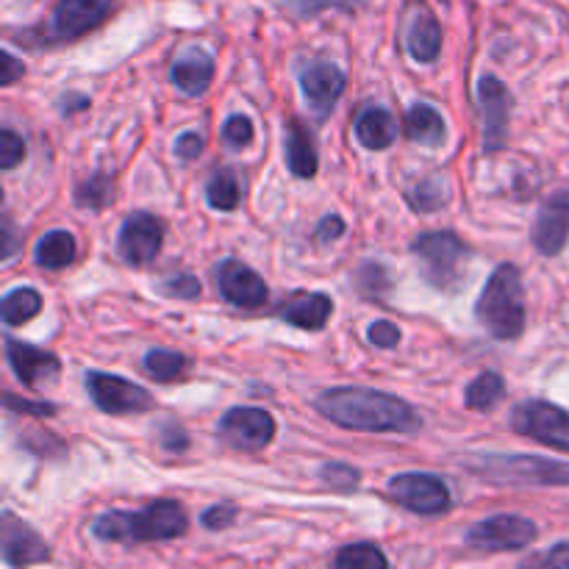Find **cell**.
Masks as SVG:
<instances>
[{
  "mask_svg": "<svg viewBox=\"0 0 569 569\" xmlns=\"http://www.w3.org/2000/svg\"><path fill=\"white\" fill-rule=\"evenodd\" d=\"M320 478L328 489L348 495L359 489L361 472L356 470V467L345 465V461H328V465L320 467Z\"/></svg>",
  "mask_w": 569,
  "mask_h": 569,
  "instance_id": "cell-32",
  "label": "cell"
},
{
  "mask_svg": "<svg viewBox=\"0 0 569 569\" xmlns=\"http://www.w3.org/2000/svg\"><path fill=\"white\" fill-rule=\"evenodd\" d=\"M345 72L333 61H309L300 70V89L306 94V103L311 106L317 117H328L345 92Z\"/></svg>",
  "mask_w": 569,
  "mask_h": 569,
  "instance_id": "cell-16",
  "label": "cell"
},
{
  "mask_svg": "<svg viewBox=\"0 0 569 569\" xmlns=\"http://www.w3.org/2000/svg\"><path fill=\"white\" fill-rule=\"evenodd\" d=\"M292 14L298 17H315L328 9H356V6L367 3V0H281Z\"/></svg>",
  "mask_w": 569,
  "mask_h": 569,
  "instance_id": "cell-36",
  "label": "cell"
},
{
  "mask_svg": "<svg viewBox=\"0 0 569 569\" xmlns=\"http://www.w3.org/2000/svg\"><path fill=\"white\" fill-rule=\"evenodd\" d=\"M78 242L70 231H48L33 248V261L44 270H64L76 261Z\"/></svg>",
  "mask_w": 569,
  "mask_h": 569,
  "instance_id": "cell-25",
  "label": "cell"
},
{
  "mask_svg": "<svg viewBox=\"0 0 569 569\" xmlns=\"http://www.w3.org/2000/svg\"><path fill=\"white\" fill-rule=\"evenodd\" d=\"M533 248L542 256H556L569 242V192H556L539 209L531 228Z\"/></svg>",
  "mask_w": 569,
  "mask_h": 569,
  "instance_id": "cell-17",
  "label": "cell"
},
{
  "mask_svg": "<svg viewBox=\"0 0 569 569\" xmlns=\"http://www.w3.org/2000/svg\"><path fill=\"white\" fill-rule=\"evenodd\" d=\"M156 437H159L161 448L170 450V453H183V450L189 448L187 431H183L178 422H161V426L156 428Z\"/></svg>",
  "mask_w": 569,
  "mask_h": 569,
  "instance_id": "cell-40",
  "label": "cell"
},
{
  "mask_svg": "<svg viewBox=\"0 0 569 569\" xmlns=\"http://www.w3.org/2000/svg\"><path fill=\"white\" fill-rule=\"evenodd\" d=\"M542 567V559H531L528 565H522V569H539Z\"/></svg>",
  "mask_w": 569,
  "mask_h": 569,
  "instance_id": "cell-48",
  "label": "cell"
},
{
  "mask_svg": "<svg viewBox=\"0 0 569 569\" xmlns=\"http://www.w3.org/2000/svg\"><path fill=\"white\" fill-rule=\"evenodd\" d=\"M406 137L422 148H439L445 142V120L433 106L415 103L406 114Z\"/></svg>",
  "mask_w": 569,
  "mask_h": 569,
  "instance_id": "cell-24",
  "label": "cell"
},
{
  "mask_svg": "<svg viewBox=\"0 0 569 569\" xmlns=\"http://www.w3.org/2000/svg\"><path fill=\"white\" fill-rule=\"evenodd\" d=\"M542 561L548 569H569V542H561L556 545V548H550Z\"/></svg>",
  "mask_w": 569,
  "mask_h": 569,
  "instance_id": "cell-46",
  "label": "cell"
},
{
  "mask_svg": "<svg viewBox=\"0 0 569 569\" xmlns=\"http://www.w3.org/2000/svg\"><path fill=\"white\" fill-rule=\"evenodd\" d=\"M214 278L222 300H228L237 309H259L270 298V289H267L264 278L237 259L220 261L214 270Z\"/></svg>",
  "mask_w": 569,
  "mask_h": 569,
  "instance_id": "cell-14",
  "label": "cell"
},
{
  "mask_svg": "<svg viewBox=\"0 0 569 569\" xmlns=\"http://www.w3.org/2000/svg\"><path fill=\"white\" fill-rule=\"evenodd\" d=\"M287 164L292 176L298 178H315L317 170H320L315 142H311L309 131L298 120L287 122Z\"/></svg>",
  "mask_w": 569,
  "mask_h": 569,
  "instance_id": "cell-23",
  "label": "cell"
},
{
  "mask_svg": "<svg viewBox=\"0 0 569 569\" xmlns=\"http://www.w3.org/2000/svg\"><path fill=\"white\" fill-rule=\"evenodd\" d=\"M6 361L14 370L17 381L26 387H42V383L56 381L61 370V361L53 353L28 342H17L11 337H6Z\"/></svg>",
  "mask_w": 569,
  "mask_h": 569,
  "instance_id": "cell-18",
  "label": "cell"
},
{
  "mask_svg": "<svg viewBox=\"0 0 569 569\" xmlns=\"http://www.w3.org/2000/svg\"><path fill=\"white\" fill-rule=\"evenodd\" d=\"M3 403H6V409L20 411V415H33V417H53L56 415L53 403H33V400H22L11 392L3 395Z\"/></svg>",
  "mask_w": 569,
  "mask_h": 569,
  "instance_id": "cell-42",
  "label": "cell"
},
{
  "mask_svg": "<svg viewBox=\"0 0 569 569\" xmlns=\"http://www.w3.org/2000/svg\"><path fill=\"white\" fill-rule=\"evenodd\" d=\"M411 250L422 261V278L433 289H456L465 259L470 256V248L453 231L420 233Z\"/></svg>",
  "mask_w": 569,
  "mask_h": 569,
  "instance_id": "cell-5",
  "label": "cell"
},
{
  "mask_svg": "<svg viewBox=\"0 0 569 569\" xmlns=\"http://www.w3.org/2000/svg\"><path fill=\"white\" fill-rule=\"evenodd\" d=\"M506 398V381L498 372H481L470 387L465 389V403L472 411H492Z\"/></svg>",
  "mask_w": 569,
  "mask_h": 569,
  "instance_id": "cell-27",
  "label": "cell"
},
{
  "mask_svg": "<svg viewBox=\"0 0 569 569\" xmlns=\"http://www.w3.org/2000/svg\"><path fill=\"white\" fill-rule=\"evenodd\" d=\"M211 78H214V59L200 48L181 50L170 67V81L187 98H200L209 92Z\"/></svg>",
  "mask_w": 569,
  "mask_h": 569,
  "instance_id": "cell-19",
  "label": "cell"
},
{
  "mask_svg": "<svg viewBox=\"0 0 569 569\" xmlns=\"http://www.w3.org/2000/svg\"><path fill=\"white\" fill-rule=\"evenodd\" d=\"M476 317L495 339L522 337L526 331V289L522 272L515 264H500L489 276L481 298L476 303Z\"/></svg>",
  "mask_w": 569,
  "mask_h": 569,
  "instance_id": "cell-3",
  "label": "cell"
},
{
  "mask_svg": "<svg viewBox=\"0 0 569 569\" xmlns=\"http://www.w3.org/2000/svg\"><path fill=\"white\" fill-rule=\"evenodd\" d=\"M159 289L164 295H170V298L194 300L200 295V281L192 276H176V278H167Z\"/></svg>",
  "mask_w": 569,
  "mask_h": 569,
  "instance_id": "cell-41",
  "label": "cell"
},
{
  "mask_svg": "<svg viewBox=\"0 0 569 569\" xmlns=\"http://www.w3.org/2000/svg\"><path fill=\"white\" fill-rule=\"evenodd\" d=\"M17 250V237H14V228H11L9 217H3V250H0V259H11Z\"/></svg>",
  "mask_w": 569,
  "mask_h": 569,
  "instance_id": "cell-47",
  "label": "cell"
},
{
  "mask_svg": "<svg viewBox=\"0 0 569 569\" xmlns=\"http://www.w3.org/2000/svg\"><path fill=\"white\" fill-rule=\"evenodd\" d=\"M317 411L333 426L361 433H420L422 420L406 400L367 387L326 389Z\"/></svg>",
  "mask_w": 569,
  "mask_h": 569,
  "instance_id": "cell-1",
  "label": "cell"
},
{
  "mask_svg": "<svg viewBox=\"0 0 569 569\" xmlns=\"http://www.w3.org/2000/svg\"><path fill=\"white\" fill-rule=\"evenodd\" d=\"M42 311V298H39L37 289H11L9 295L0 303V317H3L6 326H22V322L33 320V317Z\"/></svg>",
  "mask_w": 569,
  "mask_h": 569,
  "instance_id": "cell-28",
  "label": "cell"
},
{
  "mask_svg": "<svg viewBox=\"0 0 569 569\" xmlns=\"http://www.w3.org/2000/svg\"><path fill=\"white\" fill-rule=\"evenodd\" d=\"M217 433L233 450L256 453V450L267 448L276 437V417L264 409H253V406H237V409H228L222 415Z\"/></svg>",
  "mask_w": 569,
  "mask_h": 569,
  "instance_id": "cell-10",
  "label": "cell"
},
{
  "mask_svg": "<svg viewBox=\"0 0 569 569\" xmlns=\"http://www.w3.org/2000/svg\"><path fill=\"white\" fill-rule=\"evenodd\" d=\"M144 372H148L153 381H176V378L183 376V370L189 367L187 356L176 353V350H164V348H153L144 353Z\"/></svg>",
  "mask_w": 569,
  "mask_h": 569,
  "instance_id": "cell-30",
  "label": "cell"
},
{
  "mask_svg": "<svg viewBox=\"0 0 569 569\" xmlns=\"http://www.w3.org/2000/svg\"><path fill=\"white\" fill-rule=\"evenodd\" d=\"M345 233V220L339 214H326L322 217V222L320 226H317V231H315V237H317V242H322V244H328V242H333V239H339Z\"/></svg>",
  "mask_w": 569,
  "mask_h": 569,
  "instance_id": "cell-44",
  "label": "cell"
},
{
  "mask_svg": "<svg viewBox=\"0 0 569 569\" xmlns=\"http://www.w3.org/2000/svg\"><path fill=\"white\" fill-rule=\"evenodd\" d=\"M356 287L367 298H383V295L392 292V278H389L387 267L378 264V261H365L356 272Z\"/></svg>",
  "mask_w": 569,
  "mask_h": 569,
  "instance_id": "cell-31",
  "label": "cell"
},
{
  "mask_svg": "<svg viewBox=\"0 0 569 569\" xmlns=\"http://www.w3.org/2000/svg\"><path fill=\"white\" fill-rule=\"evenodd\" d=\"M161 244H164V222L148 211H137L122 222L117 253L126 264L148 267L161 253Z\"/></svg>",
  "mask_w": 569,
  "mask_h": 569,
  "instance_id": "cell-13",
  "label": "cell"
},
{
  "mask_svg": "<svg viewBox=\"0 0 569 569\" xmlns=\"http://www.w3.org/2000/svg\"><path fill=\"white\" fill-rule=\"evenodd\" d=\"M111 198H114V194H111V181L106 176H100V172L76 189V203L83 206V209L100 211Z\"/></svg>",
  "mask_w": 569,
  "mask_h": 569,
  "instance_id": "cell-33",
  "label": "cell"
},
{
  "mask_svg": "<svg viewBox=\"0 0 569 569\" xmlns=\"http://www.w3.org/2000/svg\"><path fill=\"white\" fill-rule=\"evenodd\" d=\"M409 203L415 206L417 211H437L439 206L448 203V187H445L439 178H431V181H422L415 192L409 194Z\"/></svg>",
  "mask_w": 569,
  "mask_h": 569,
  "instance_id": "cell-34",
  "label": "cell"
},
{
  "mask_svg": "<svg viewBox=\"0 0 569 569\" xmlns=\"http://www.w3.org/2000/svg\"><path fill=\"white\" fill-rule=\"evenodd\" d=\"M478 109L483 120V153H498L509 139L511 92L495 76H483L478 81Z\"/></svg>",
  "mask_w": 569,
  "mask_h": 569,
  "instance_id": "cell-12",
  "label": "cell"
},
{
  "mask_svg": "<svg viewBox=\"0 0 569 569\" xmlns=\"http://www.w3.org/2000/svg\"><path fill=\"white\" fill-rule=\"evenodd\" d=\"M20 76H26V64L17 61L11 53H3V76H0V83H3V87H11Z\"/></svg>",
  "mask_w": 569,
  "mask_h": 569,
  "instance_id": "cell-45",
  "label": "cell"
},
{
  "mask_svg": "<svg viewBox=\"0 0 569 569\" xmlns=\"http://www.w3.org/2000/svg\"><path fill=\"white\" fill-rule=\"evenodd\" d=\"M356 139H359L361 148L367 150H383L398 139V120L389 114L381 106H367V109L359 111L353 122Z\"/></svg>",
  "mask_w": 569,
  "mask_h": 569,
  "instance_id": "cell-21",
  "label": "cell"
},
{
  "mask_svg": "<svg viewBox=\"0 0 569 569\" xmlns=\"http://www.w3.org/2000/svg\"><path fill=\"white\" fill-rule=\"evenodd\" d=\"M0 542H3V561L11 569H26L33 565L50 561V548L28 522L17 520L11 511L3 515V528H0Z\"/></svg>",
  "mask_w": 569,
  "mask_h": 569,
  "instance_id": "cell-15",
  "label": "cell"
},
{
  "mask_svg": "<svg viewBox=\"0 0 569 569\" xmlns=\"http://www.w3.org/2000/svg\"><path fill=\"white\" fill-rule=\"evenodd\" d=\"M206 200L217 211H233L242 203V181L233 167H220L206 181Z\"/></svg>",
  "mask_w": 569,
  "mask_h": 569,
  "instance_id": "cell-26",
  "label": "cell"
},
{
  "mask_svg": "<svg viewBox=\"0 0 569 569\" xmlns=\"http://www.w3.org/2000/svg\"><path fill=\"white\" fill-rule=\"evenodd\" d=\"M237 515H239L237 506L217 503L200 515V522H203L206 531H222V528H231L233 522H237Z\"/></svg>",
  "mask_w": 569,
  "mask_h": 569,
  "instance_id": "cell-38",
  "label": "cell"
},
{
  "mask_svg": "<svg viewBox=\"0 0 569 569\" xmlns=\"http://www.w3.org/2000/svg\"><path fill=\"white\" fill-rule=\"evenodd\" d=\"M387 492L395 503L420 517L445 515L453 503L448 483L431 472H400V476L389 478Z\"/></svg>",
  "mask_w": 569,
  "mask_h": 569,
  "instance_id": "cell-7",
  "label": "cell"
},
{
  "mask_svg": "<svg viewBox=\"0 0 569 569\" xmlns=\"http://www.w3.org/2000/svg\"><path fill=\"white\" fill-rule=\"evenodd\" d=\"M189 528L187 509L178 500H153L139 511H106L92 522L100 542L148 545L183 537Z\"/></svg>",
  "mask_w": 569,
  "mask_h": 569,
  "instance_id": "cell-2",
  "label": "cell"
},
{
  "mask_svg": "<svg viewBox=\"0 0 569 569\" xmlns=\"http://www.w3.org/2000/svg\"><path fill=\"white\" fill-rule=\"evenodd\" d=\"M331 569H389V561L378 545L356 542L345 545V548L333 556Z\"/></svg>",
  "mask_w": 569,
  "mask_h": 569,
  "instance_id": "cell-29",
  "label": "cell"
},
{
  "mask_svg": "<svg viewBox=\"0 0 569 569\" xmlns=\"http://www.w3.org/2000/svg\"><path fill=\"white\" fill-rule=\"evenodd\" d=\"M203 137H200V133H194V131H187V133H181V137L176 139V156L178 159H183V161H192V159H198L200 153H203Z\"/></svg>",
  "mask_w": 569,
  "mask_h": 569,
  "instance_id": "cell-43",
  "label": "cell"
},
{
  "mask_svg": "<svg viewBox=\"0 0 569 569\" xmlns=\"http://www.w3.org/2000/svg\"><path fill=\"white\" fill-rule=\"evenodd\" d=\"M117 0H59L50 14V42H72L94 31L114 11Z\"/></svg>",
  "mask_w": 569,
  "mask_h": 569,
  "instance_id": "cell-11",
  "label": "cell"
},
{
  "mask_svg": "<svg viewBox=\"0 0 569 569\" xmlns=\"http://www.w3.org/2000/svg\"><path fill=\"white\" fill-rule=\"evenodd\" d=\"M470 470L495 483L515 487H569L567 461L542 459V456H481L470 461Z\"/></svg>",
  "mask_w": 569,
  "mask_h": 569,
  "instance_id": "cell-4",
  "label": "cell"
},
{
  "mask_svg": "<svg viewBox=\"0 0 569 569\" xmlns=\"http://www.w3.org/2000/svg\"><path fill=\"white\" fill-rule=\"evenodd\" d=\"M537 522L520 515H495L487 520L476 522L465 533V542L481 553H509V550H522L537 539Z\"/></svg>",
  "mask_w": 569,
  "mask_h": 569,
  "instance_id": "cell-8",
  "label": "cell"
},
{
  "mask_svg": "<svg viewBox=\"0 0 569 569\" xmlns=\"http://www.w3.org/2000/svg\"><path fill=\"white\" fill-rule=\"evenodd\" d=\"M333 315V303L328 295L322 292H306L295 295L287 306L281 309V320L289 326L300 328V331H322Z\"/></svg>",
  "mask_w": 569,
  "mask_h": 569,
  "instance_id": "cell-20",
  "label": "cell"
},
{
  "mask_svg": "<svg viewBox=\"0 0 569 569\" xmlns=\"http://www.w3.org/2000/svg\"><path fill=\"white\" fill-rule=\"evenodd\" d=\"M83 383H87L89 398L106 415H142V411H150L156 406L153 395L139 387V383L128 381V378L92 370L87 372Z\"/></svg>",
  "mask_w": 569,
  "mask_h": 569,
  "instance_id": "cell-9",
  "label": "cell"
},
{
  "mask_svg": "<svg viewBox=\"0 0 569 569\" xmlns=\"http://www.w3.org/2000/svg\"><path fill=\"white\" fill-rule=\"evenodd\" d=\"M220 137L228 148L233 150L248 148V144L253 142V122H250L244 114H231L226 122H222Z\"/></svg>",
  "mask_w": 569,
  "mask_h": 569,
  "instance_id": "cell-35",
  "label": "cell"
},
{
  "mask_svg": "<svg viewBox=\"0 0 569 569\" xmlns=\"http://www.w3.org/2000/svg\"><path fill=\"white\" fill-rule=\"evenodd\" d=\"M409 53L420 64H431L442 53V28L431 11L422 9L409 28Z\"/></svg>",
  "mask_w": 569,
  "mask_h": 569,
  "instance_id": "cell-22",
  "label": "cell"
},
{
  "mask_svg": "<svg viewBox=\"0 0 569 569\" xmlns=\"http://www.w3.org/2000/svg\"><path fill=\"white\" fill-rule=\"evenodd\" d=\"M0 150H3V159H0V167H3L6 172L14 170L17 164H20L22 159H26V144H22V139L17 137L11 128H3V133H0Z\"/></svg>",
  "mask_w": 569,
  "mask_h": 569,
  "instance_id": "cell-37",
  "label": "cell"
},
{
  "mask_svg": "<svg viewBox=\"0 0 569 569\" xmlns=\"http://www.w3.org/2000/svg\"><path fill=\"white\" fill-rule=\"evenodd\" d=\"M367 339H370L376 348L392 350L398 348L400 342V328L389 320H376L370 328H367Z\"/></svg>",
  "mask_w": 569,
  "mask_h": 569,
  "instance_id": "cell-39",
  "label": "cell"
},
{
  "mask_svg": "<svg viewBox=\"0 0 569 569\" xmlns=\"http://www.w3.org/2000/svg\"><path fill=\"white\" fill-rule=\"evenodd\" d=\"M511 428L520 437L569 453V411L548 400H522L511 411Z\"/></svg>",
  "mask_w": 569,
  "mask_h": 569,
  "instance_id": "cell-6",
  "label": "cell"
}]
</instances>
